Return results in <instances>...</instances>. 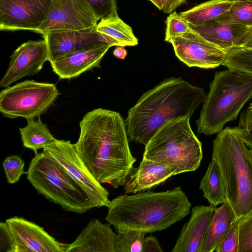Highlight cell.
<instances>
[{
    "label": "cell",
    "instance_id": "1",
    "mask_svg": "<svg viewBox=\"0 0 252 252\" xmlns=\"http://www.w3.org/2000/svg\"><path fill=\"white\" fill-rule=\"evenodd\" d=\"M74 144L80 158L100 184L114 189L125 184L136 159L129 146L125 122L120 114L102 108L86 113L80 122Z\"/></svg>",
    "mask_w": 252,
    "mask_h": 252
},
{
    "label": "cell",
    "instance_id": "2",
    "mask_svg": "<svg viewBox=\"0 0 252 252\" xmlns=\"http://www.w3.org/2000/svg\"><path fill=\"white\" fill-rule=\"evenodd\" d=\"M206 95L202 88L181 77H170L143 94L127 113L125 124L130 140L146 145L170 121L190 118Z\"/></svg>",
    "mask_w": 252,
    "mask_h": 252
},
{
    "label": "cell",
    "instance_id": "3",
    "mask_svg": "<svg viewBox=\"0 0 252 252\" xmlns=\"http://www.w3.org/2000/svg\"><path fill=\"white\" fill-rule=\"evenodd\" d=\"M191 203L178 186L172 189L125 194L113 198L105 220L117 229L151 233L165 229L190 212Z\"/></svg>",
    "mask_w": 252,
    "mask_h": 252
},
{
    "label": "cell",
    "instance_id": "4",
    "mask_svg": "<svg viewBox=\"0 0 252 252\" xmlns=\"http://www.w3.org/2000/svg\"><path fill=\"white\" fill-rule=\"evenodd\" d=\"M212 159L220 168L227 201L237 219L252 212V157L236 127H226L213 143Z\"/></svg>",
    "mask_w": 252,
    "mask_h": 252
},
{
    "label": "cell",
    "instance_id": "5",
    "mask_svg": "<svg viewBox=\"0 0 252 252\" xmlns=\"http://www.w3.org/2000/svg\"><path fill=\"white\" fill-rule=\"evenodd\" d=\"M252 98V74L230 68L216 72L196 121L197 132L218 133Z\"/></svg>",
    "mask_w": 252,
    "mask_h": 252
},
{
    "label": "cell",
    "instance_id": "6",
    "mask_svg": "<svg viewBox=\"0 0 252 252\" xmlns=\"http://www.w3.org/2000/svg\"><path fill=\"white\" fill-rule=\"evenodd\" d=\"M189 117L169 121L145 145L143 158L168 166L176 175L196 170L203 158L202 144Z\"/></svg>",
    "mask_w": 252,
    "mask_h": 252
},
{
    "label": "cell",
    "instance_id": "7",
    "mask_svg": "<svg viewBox=\"0 0 252 252\" xmlns=\"http://www.w3.org/2000/svg\"><path fill=\"white\" fill-rule=\"evenodd\" d=\"M26 174L39 194L66 211L82 214L94 208L85 191L65 169L43 152L35 153Z\"/></svg>",
    "mask_w": 252,
    "mask_h": 252
},
{
    "label": "cell",
    "instance_id": "8",
    "mask_svg": "<svg viewBox=\"0 0 252 252\" xmlns=\"http://www.w3.org/2000/svg\"><path fill=\"white\" fill-rule=\"evenodd\" d=\"M59 94L54 84L26 80L0 91V112L10 119H34L44 113Z\"/></svg>",
    "mask_w": 252,
    "mask_h": 252
},
{
    "label": "cell",
    "instance_id": "9",
    "mask_svg": "<svg viewBox=\"0 0 252 252\" xmlns=\"http://www.w3.org/2000/svg\"><path fill=\"white\" fill-rule=\"evenodd\" d=\"M42 152L58 162L82 188L94 207H108L109 193L93 176L79 156L74 144L56 139Z\"/></svg>",
    "mask_w": 252,
    "mask_h": 252
},
{
    "label": "cell",
    "instance_id": "10",
    "mask_svg": "<svg viewBox=\"0 0 252 252\" xmlns=\"http://www.w3.org/2000/svg\"><path fill=\"white\" fill-rule=\"evenodd\" d=\"M98 19L86 0H52L48 14L34 32L81 31L95 27Z\"/></svg>",
    "mask_w": 252,
    "mask_h": 252
},
{
    "label": "cell",
    "instance_id": "11",
    "mask_svg": "<svg viewBox=\"0 0 252 252\" xmlns=\"http://www.w3.org/2000/svg\"><path fill=\"white\" fill-rule=\"evenodd\" d=\"M168 42L172 45L177 58L189 67L216 68L223 65L227 53L190 28Z\"/></svg>",
    "mask_w": 252,
    "mask_h": 252
},
{
    "label": "cell",
    "instance_id": "12",
    "mask_svg": "<svg viewBox=\"0 0 252 252\" xmlns=\"http://www.w3.org/2000/svg\"><path fill=\"white\" fill-rule=\"evenodd\" d=\"M52 0H0V30L38 28L46 19Z\"/></svg>",
    "mask_w": 252,
    "mask_h": 252
},
{
    "label": "cell",
    "instance_id": "13",
    "mask_svg": "<svg viewBox=\"0 0 252 252\" xmlns=\"http://www.w3.org/2000/svg\"><path fill=\"white\" fill-rule=\"evenodd\" d=\"M47 61L48 48L44 39L22 43L10 56L9 66L0 82V87L6 88L22 78L37 74Z\"/></svg>",
    "mask_w": 252,
    "mask_h": 252
},
{
    "label": "cell",
    "instance_id": "14",
    "mask_svg": "<svg viewBox=\"0 0 252 252\" xmlns=\"http://www.w3.org/2000/svg\"><path fill=\"white\" fill-rule=\"evenodd\" d=\"M5 221L16 239L17 252H67L69 244L58 241L32 221L17 216Z\"/></svg>",
    "mask_w": 252,
    "mask_h": 252
},
{
    "label": "cell",
    "instance_id": "15",
    "mask_svg": "<svg viewBox=\"0 0 252 252\" xmlns=\"http://www.w3.org/2000/svg\"><path fill=\"white\" fill-rule=\"evenodd\" d=\"M189 27L202 37L228 52L242 48L247 41V27L236 21L227 11L199 25Z\"/></svg>",
    "mask_w": 252,
    "mask_h": 252
},
{
    "label": "cell",
    "instance_id": "16",
    "mask_svg": "<svg viewBox=\"0 0 252 252\" xmlns=\"http://www.w3.org/2000/svg\"><path fill=\"white\" fill-rule=\"evenodd\" d=\"M42 36L47 44L50 63L81 49L98 44L111 45L107 39L96 31V26L81 31H53Z\"/></svg>",
    "mask_w": 252,
    "mask_h": 252
},
{
    "label": "cell",
    "instance_id": "17",
    "mask_svg": "<svg viewBox=\"0 0 252 252\" xmlns=\"http://www.w3.org/2000/svg\"><path fill=\"white\" fill-rule=\"evenodd\" d=\"M111 47L107 44H96L66 54L50 63L60 79H72L99 67L102 59Z\"/></svg>",
    "mask_w": 252,
    "mask_h": 252
},
{
    "label": "cell",
    "instance_id": "18",
    "mask_svg": "<svg viewBox=\"0 0 252 252\" xmlns=\"http://www.w3.org/2000/svg\"><path fill=\"white\" fill-rule=\"evenodd\" d=\"M216 207H194L189 220L183 226L172 252H199L201 245Z\"/></svg>",
    "mask_w": 252,
    "mask_h": 252
},
{
    "label": "cell",
    "instance_id": "19",
    "mask_svg": "<svg viewBox=\"0 0 252 252\" xmlns=\"http://www.w3.org/2000/svg\"><path fill=\"white\" fill-rule=\"evenodd\" d=\"M111 224L92 219L76 239L69 244L67 252H115L117 233Z\"/></svg>",
    "mask_w": 252,
    "mask_h": 252
},
{
    "label": "cell",
    "instance_id": "20",
    "mask_svg": "<svg viewBox=\"0 0 252 252\" xmlns=\"http://www.w3.org/2000/svg\"><path fill=\"white\" fill-rule=\"evenodd\" d=\"M174 175L175 172L169 166L142 158L139 166L133 167L127 176L123 186L125 193L149 190Z\"/></svg>",
    "mask_w": 252,
    "mask_h": 252
},
{
    "label": "cell",
    "instance_id": "21",
    "mask_svg": "<svg viewBox=\"0 0 252 252\" xmlns=\"http://www.w3.org/2000/svg\"><path fill=\"white\" fill-rule=\"evenodd\" d=\"M237 219L227 201L216 208L204 236L199 252H213Z\"/></svg>",
    "mask_w": 252,
    "mask_h": 252
},
{
    "label": "cell",
    "instance_id": "22",
    "mask_svg": "<svg viewBox=\"0 0 252 252\" xmlns=\"http://www.w3.org/2000/svg\"><path fill=\"white\" fill-rule=\"evenodd\" d=\"M199 189L210 205L217 206L227 201L226 189L222 176L216 161L212 159L201 179Z\"/></svg>",
    "mask_w": 252,
    "mask_h": 252
},
{
    "label": "cell",
    "instance_id": "23",
    "mask_svg": "<svg viewBox=\"0 0 252 252\" xmlns=\"http://www.w3.org/2000/svg\"><path fill=\"white\" fill-rule=\"evenodd\" d=\"M235 0H211L179 13L189 24L199 25L229 11Z\"/></svg>",
    "mask_w": 252,
    "mask_h": 252
},
{
    "label": "cell",
    "instance_id": "24",
    "mask_svg": "<svg viewBox=\"0 0 252 252\" xmlns=\"http://www.w3.org/2000/svg\"><path fill=\"white\" fill-rule=\"evenodd\" d=\"M27 121V126L19 128L25 147L36 153L39 149H44L57 139L53 137L47 126L42 122L40 117L36 120L31 119Z\"/></svg>",
    "mask_w": 252,
    "mask_h": 252
},
{
    "label": "cell",
    "instance_id": "25",
    "mask_svg": "<svg viewBox=\"0 0 252 252\" xmlns=\"http://www.w3.org/2000/svg\"><path fill=\"white\" fill-rule=\"evenodd\" d=\"M96 31L120 43L122 46H132L138 44V39L131 28L119 17L100 20L96 26Z\"/></svg>",
    "mask_w": 252,
    "mask_h": 252
},
{
    "label": "cell",
    "instance_id": "26",
    "mask_svg": "<svg viewBox=\"0 0 252 252\" xmlns=\"http://www.w3.org/2000/svg\"><path fill=\"white\" fill-rule=\"evenodd\" d=\"M115 241V252H142L146 233L133 229H117Z\"/></svg>",
    "mask_w": 252,
    "mask_h": 252
},
{
    "label": "cell",
    "instance_id": "27",
    "mask_svg": "<svg viewBox=\"0 0 252 252\" xmlns=\"http://www.w3.org/2000/svg\"><path fill=\"white\" fill-rule=\"evenodd\" d=\"M223 65L252 74V49L240 48L228 52Z\"/></svg>",
    "mask_w": 252,
    "mask_h": 252
},
{
    "label": "cell",
    "instance_id": "28",
    "mask_svg": "<svg viewBox=\"0 0 252 252\" xmlns=\"http://www.w3.org/2000/svg\"><path fill=\"white\" fill-rule=\"evenodd\" d=\"M2 167L7 181L10 184L18 182L22 175L26 174L24 171L25 162L17 155L6 157L2 162Z\"/></svg>",
    "mask_w": 252,
    "mask_h": 252
},
{
    "label": "cell",
    "instance_id": "29",
    "mask_svg": "<svg viewBox=\"0 0 252 252\" xmlns=\"http://www.w3.org/2000/svg\"><path fill=\"white\" fill-rule=\"evenodd\" d=\"M229 11L239 23L247 27L252 26V0H235Z\"/></svg>",
    "mask_w": 252,
    "mask_h": 252
},
{
    "label": "cell",
    "instance_id": "30",
    "mask_svg": "<svg viewBox=\"0 0 252 252\" xmlns=\"http://www.w3.org/2000/svg\"><path fill=\"white\" fill-rule=\"evenodd\" d=\"M190 27L189 24L176 12L170 13L166 20L165 41H169L173 37L182 35L187 32Z\"/></svg>",
    "mask_w": 252,
    "mask_h": 252
},
{
    "label": "cell",
    "instance_id": "31",
    "mask_svg": "<svg viewBox=\"0 0 252 252\" xmlns=\"http://www.w3.org/2000/svg\"><path fill=\"white\" fill-rule=\"evenodd\" d=\"M237 219L217 246V252H239V221Z\"/></svg>",
    "mask_w": 252,
    "mask_h": 252
},
{
    "label": "cell",
    "instance_id": "32",
    "mask_svg": "<svg viewBox=\"0 0 252 252\" xmlns=\"http://www.w3.org/2000/svg\"><path fill=\"white\" fill-rule=\"evenodd\" d=\"M239 252H252V212L240 220Z\"/></svg>",
    "mask_w": 252,
    "mask_h": 252
},
{
    "label": "cell",
    "instance_id": "33",
    "mask_svg": "<svg viewBox=\"0 0 252 252\" xmlns=\"http://www.w3.org/2000/svg\"><path fill=\"white\" fill-rule=\"evenodd\" d=\"M98 20L118 17L116 0H86Z\"/></svg>",
    "mask_w": 252,
    "mask_h": 252
},
{
    "label": "cell",
    "instance_id": "34",
    "mask_svg": "<svg viewBox=\"0 0 252 252\" xmlns=\"http://www.w3.org/2000/svg\"><path fill=\"white\" fill-rule=\"evenodd\" d=\"M236 128L247 147L252 149V103L241 114Z\"/></svg>",
    "mask_w": 252,
    "mask_h": 252
},
{
    "label": "cell",
    "instance_id": "35",
    "mask_svg": "<svg viewBox=\"0 0 252 252\" xmlns=\"http://www.w3.org/2000/svg\"><path fill=\"white\" fill-rule=\"evenodd\" d=\"M0 252H17L16 239L6 221L0 223Z\"/></svg>",
    "mask_w": 252,
    "mask_h": 252
},
{
    "label": "cell",
    "instance_id": "36",
    "mask_svg": "<svg viewBox=\"0 0 252 252\" xmlns=\"http://www.w3.org/2000/svg\"><path fill=\"white\" fill-rule=\"evenodd\" d=\"M157 237L150 235L145 237L143 242L142 252H163Z\"/></svg>",
    "mask_w": 252,
    "mask_h": 252
},
{
    "label": "cell",
    "instance_id": "37",
    "mask_svg": "<svg viewBox=\"0 0 252 252\" xmlns=\"http://www.w3.org/2000/svg\"><path fill=\"white\" fill-rule=\"evenodd\" d=\"M186 0H166L163 11L165 13H171Z\"/></svg>",
    "mask_w": 252,
    "mask_h": 252
},
{
    "label": "cell",
    "instance_id": "38",
    "mask_svg": "<svg viewBox=\"0 0 252 252\" xmlns=\"http://www.w3.org/2000/svg\"><path fill=\"white\" fill-rule=\"evenodd\" d=\"M114 56L120 59H124L127 55V51L124 46H117L113 52Z\"/></svg>",
    "mask_w": 252,
    "mask_h": 252
},
{
    "label": "cell",
    "instance_id": "39",
    "mask_svg": "<svg viewBox=\"0 0 252 252\" xmlns=\"http://www.w3.org/2000/svg\"><path fill=\"white\" fill-rule=\"evenodd\" d=\"M159 10H163L166 0H149Z\"/></svg>",
    "mask_w": 252,
    "mask_h": 252
},
{
    "label": "cell",
    "instance_id": "40",
    "mask_svg": "<svg viewBox=\"0 0 252 252\" xmlns=\"http://www.w3.org/2000/svg\"><path fill=\"white\" fill-rule=\"evenodd\" d=\"M242 48L252 49V36L248 39Z\"/></svg>",
    "mask_w": 252,
    "mask_h": 252
},
{
    "label": "cell",
    "instance_id": "41",
    "mask_svg": "<svg viewBox=\"0 0 252 252\" xmlns=\"http://www.w3.org/2000/svg\"><path fill=\"white\" fill-rule=\"evenodd\" d=\"M246 33L247 41L250 37L252 36V26L247 28Z\"/></svg>",
    "mask_w": 252,
    "mask_h": 252
},
{
    "label": "cell",
    "instance_id": "42",
    "mask_svg": "<svg viewBox=\"0 0 252 252\" xmlns=\"http://www.w3.org/2000/svg\"><path fill=\"white\" fill-rule=\"evenodd\" d=\"M249 151L252 157V149H251L250 150H249Z\"/></svg>",
    "mask_w": 252,
    "mask_h": 252
}]
</instances>
